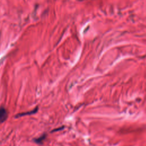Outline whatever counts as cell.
<instances>
[{
  "mask_svg": "<svg viewBox=\"0 0 146 146\" xmlns=\"http://www.w3.org/2000/svg\"><path fill=\"white\" fill-rule=\"evenodd\" d=\"M8 117V112L3 107H0V123H3Z\"/></svg>",
  "mask_w": 146,
  "mask_h": 146,
  "instance_id": "obj_1",
  "label": "cell"
},
{
  "mask_svg": "<svg viewBox=\"0 0 146 146\" xmlns=\"http://www.w3.org/2000/svg\"><path fill=\"white\" fill-rule=\"evenodd\" d=\"M38 107H35L32 111H29V112H22V113H18L15 116V117H21V116H26V115H30L34 114V113H35L38 111Z\"/></svg>",
  "mask_w": 146,
  "mask_h": 146,
  "instance_id": "obj_2",
  "label": "cell"
},
{
  "mask_svg": "<svg viewBox=\"0 0 146 146\" xmlns=\"http://www.w3.org/2000/svg\"><path fill=\"white\" fill-rule=\"evenodd\" d=\"M46 136H47L46 134L44 133L42 136H40L39 137L34 139V141L35 143H37V144H41L44 140V139H46Z\"/></svg>",
  "mask_w": 146,
  "mask_h": 146,
  "instance_id": "obj_3",
  "label": "cell"
}]
</instances>
